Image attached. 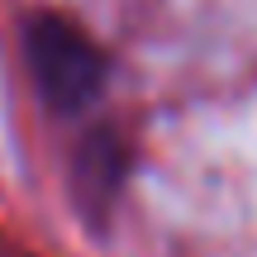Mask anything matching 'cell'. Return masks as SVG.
Instances as JSON below:
<instances>
[{
	"mask_svg": "<svg viewBox=\"0 0 257 257\" xmlns=\"http://www.w3.org/2000/svg\"><path fill=\"white\" fill-rule=\"evenodd\" d=\"M19 48H24V72L34 81L38 100L53 114L76 119L105 95L110 57L76 19L57 15V10H34L24 19Z\"/></svg>",
	"mask_w": 257,
	"mask_h": 257,
	"instance_id": "obj_1",
	"label": "cell"
},
{
	"mask_svg": "<svg viewBox=\"0 0 257 257\" xmlns=\"http://www.w3.org/2000/svg\"><path fill=\"white\" fill-rule=\"evenodd\" d=\"M128 181V148H124V134L95 124L81 134L72 153V195H76V210L86 214L91 224H100L105 214L114 210Z\"/></svg>",
	"mask_w": 257,
	"mask_h": 257,
	"instance_id": "obj_2",
	"label": "cell"
}]
</instances>
